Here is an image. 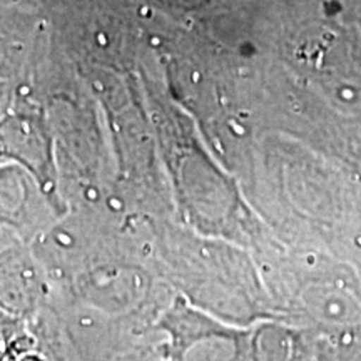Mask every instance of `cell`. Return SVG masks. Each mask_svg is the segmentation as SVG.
I'll return each instance as SVG.
<instances>
[{"mask_svg": "<svg viewBox=\"0 0 361 361\" xmlns=\"http://www.w3.org/2000/svg\"><path fill=\"white\" fill-rule=\"evenodd\" d=\"M44 279L37 261L16 245L0 250V310L25 322L39 308Z\"/></svg>", "mask_w": 361, "mask_h": 361, "instance_id": "obj_1", "label": "cell"}, {"mask_svg": "<svg viewBox=\"0 0 361 361\" xmlns=\"http://www.w3.org/2000/svg\"><path fill=\"white\" fill-rule=\"evenodd\" d=\"M24 343V322L0 310V361H11Z\"/></svg>", "mask_w": 361, "mask_h": 361, "instance_id": "obj_2", "label": "cell"}, {"mask_svg": "<svg viewBox=\"0 0 361 361\" xmlns=\"http://www.w3.org/2000/svg\"><path fill=\"white\" fill-rule=\"evenodd\" d=\"M2 236H0V250H2V247H6V246H8V245H12V243H6V241H2Z\"/></svg>", "mask_w": 361, "mask_h": 361, "instance_id": "obj_3", "label": "cell"}]
</instances>
